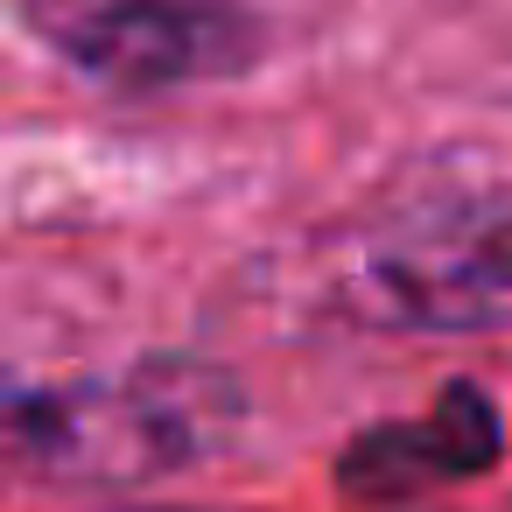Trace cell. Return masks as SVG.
Here are the masks:
<instances>
[{"label":"cell","instance_id":"1","mask_svg":"<svg viewBox=\"0 0 512 512\" xmlns=\"http://www.w3.org/2000/svg\"><path fill=\"white\" fill-rule=\"evenodd\" d=\"M232 379L190 358L29 379L0 372V484H141L197 463L232 421Z\"/></svg>","mask_w":512,"mask_h":512},{"label":"cell","instance_id":"3","mask_svg":"<svg viewBox=\"0 0 512 512\" xmlns=\"http://www.w3.org/2000/svg\"><path fill=\"white\" fill-rule=\"evenodd\" d=\"M15 15L57 64L113 92L211 85L260 57V22L232 0H15Z\"/></svg>","mask_w":512,"mask_h":512},{"label":"cell","instance_id":"4","mask_svg":"<svg viewBox=\"0 0 512 512\" xmlns=\"http://www.w3.org/2000/svg\"><path fill=\"white\" fill-rule=\"evenodd\" d=\"M505 449V421L491 407L484 386L456 379L435 393V407L421 421H372L365 435H351L337 449V491L358 498V505H400V498H421L435 484H456V477H484Z\"/></svg>","mask_w":512,"mask_h":512},{"label":"cell","instance_id":"2","mask_svg":"<svg viewBox=\"0 0 512 512\" xmlns=\"http://www.w3.org/2000/svg\"><path fill=\"white\" fill-rule=\"evenodd\" d=\"M344 302L393 330H512V190L414 183L386 197L337 267Z\"/></svg>","mask_w":512,"mask_h":512}]
</instances>
